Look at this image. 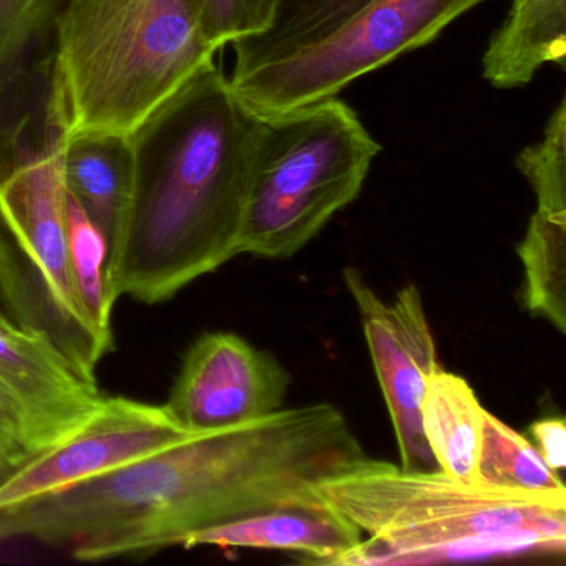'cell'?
I'll use <instances>...</instances> for the list:
<instances>
[{"label":"cell","mask_w":566,"mask_h":566,"mask_svg":"<svg viewBox=\"0 0 566 566\" xmlns=\"http://www.w3.org/2000/svg\"><path fill=\"white\" fill-rule=\"evenodd\" d=\"M191 436L165 403L105 396L74 436L32 457L0 482V510L104 475Z\"/></svg>","instance_id":"30bf717a"},{"label":"cell","mask_w":566,"mask_h":566,"mask_svg":"<svg viewBox=\"0 0 566 566\" xmlns=\"http://www.w3.org/2000/svg\"><path fill=\"white\" fill-rule=\"evenodd\" d=\"M34 457L25 442L18 417L0 396V482Z\"/></svg>","instance_id":"cb8c5ba5"},{"label":"cell","mask_w":566,"mask_h":566,"mask_svg":"<svg viewBox=\"0 0 566 566\" xmlns=\"http://www.w3.org/2000/svg\"><path fill=\"white\" fill-rule=\"evenodd\" d=\"M566 0L512 6L482 59L483 78L509 91L530 84L543 65L565 69Z\"/></svg>","instance_id":"5bb4252c"},{"label":"cell","mask_w":566,"mask_h":566,"mask_svg":"<svg viewBox=\"0 0 566 566\" xmlns=\"http://www.w3.org/2000/svg\"><path fill=\"white\" fill-rule=\"evenodd\" d=\"M369 0H276L273 24L260 38L231 45L234 65L253 64L329 34Z\"/></svg>","instance_id":"d6986e66"},{"label":"cell","mask_w":566,"mask_h":566,"mask_svg":"<svg viewBox=\"0 0 566 566\" xmlns=\"http://www.w3.org/2000/svg\"><path fill=\"white\" fill-rule=\"evenodd\" d=\"M64 0H0V105L15 94L52 42Z\"/></svg>","instance_id":"ffe728a7"},{"label":"cell","mask_w":566,"mask_h":566,"mask_svg":"<svg viewBox=\"0 0 566 566\" xmlns=\"http://www.w3.org/2000/svg\"><path fill=\"white\" fill-rule=\"evenodd\" d=\"M364 457L336 407H283L2 509L0 542L71 546L77 562L150 558L198 530L281 506L321 505L317 485Z\"/></svg>","instance_id":"6da1fadb"},{"label":"cell","mask_w":566,"mask_h":566,"mask_svg":"<svg viewBox=\"0 0 566 566\" xmlns=\"http://www.w3.org/2000/svg\"><path fill=\"white\" fill-rule=\"evenodd\" d=\"M0 223L24 258L62 346L95 374L101 356L72 277L67 188L55 135L0 180Z\"/></svg>","instance_id":"52a82bcc"},{"label":"cell","mask_w":566,"mask_h":566,"mask_svg":"<svg viewBox=\"0 0 566 566\" xmlns=\"http://www.w3.org/2000/svg\"><path fill=\"white\" fill-rule=\"evenodd\" d=\"M263 128L211 62L132 135L130 213L107 263L115 303H167L240 256Z\"/></svg>","instance_id":"7a4b0ae2"},{"label":"cell","mask_w":566,"mask_h":566,"mask_svg":"<svg viewBox=\"0 0 566 566\" xmlns=\"http://www.w3.org/2000/svg\"><path fill=\"white\" fill-rule=\"evenodd\" d=\"M486 0H369L329 34L253 64L234 65L231 87L273 118L337 97L357 78L423 48Z\"/></svg>","instance_id":"8992f818"},{"label":"cell","mask_w":566,"mask_h":566,"mask_svg":"<svg viewBox=\"0 0 566 566\" xmlns=\"http://www.w3.org/2000/svg\"><path fill=\"white\" fill-rule=\"evenodd\" d=\"M533 446L553 472L562 473L566 465V427L563 419L536 420L530 427Z\"/></svg>","instance_id":"d4e9b609"},{"label":"cell","mask_w":566,"mask_h":566,"mask_svg":"<svg viewBox=\"0 0 566 566\" xmlns=\"http://www.w3.org/2000/svg\"><path fill=\"white\" fill-rule=\"evenodd\" d=\"M59 140L65 188L104 234L108 263L120 244L130 213L134 193L130 138L78 135Z\"/></svg>","instance_id":"4fadbf2b"},{"label":"cell","mask_w":566,"mask_h":566,"mask_svg":"<svg viewBox=\"0 0 566 566\" xmlns=\"http://www.w3.org/2000/svg\"><path fill=\"white\" fill-rule=\"evenodd\" d=\"M344 283L359 310L399 443L400 467L409 472H439L423 432L422 406L430 379L442 367L422 294L409 284L387 303L356 268L344 270Z\"/></svg>","instance_id":"ba28073f"},{"label":"cell","mask_w":566,"mask_h":566,"mask_svg":"<svg viewBox=\"0 0 566 566\" xmlns=\"http://www.w3.org/2000/svg\"><path fill=\"white\" fill-rule=\"evenodd\" d=\"M290 384L273 354L233 333H207L185 354L165 407L187 432H217L283 409Z\"/></svg>","instance_id":"8fae6325"},{"label":"cell","mask_w":566,"mask_h":566,"mask_svg":"<svg viewBox=\"0 0 566 566\" xmlns=\"http://www.w3.org/2000/svg\"><path fill=\"white\" fill-rule=\"evenodd\" d=\"M380 150L339 97L264 118L240 254L280 260L303 250L359 197Z\"/></svg>","instance_id":"5b68a950"},{"label":"cell","mask_w":566,"mask_h":566,"mask_svg":"<svg viewBox=\"0 0 566 566\" xmlns=\"http://www.w3.org/2000/svg\"><path fill=\"white\" fill-rule=\"evenodd\" d=\"M67 233L75 291L102 359L114 349L112 313L115 301L107 284L108 247L97 224L69 191Z\"/></svg>","instance_id":"ac0fdd59"},{"label":"cell","mask_w":566,"mask_h":566,"mask_svg":"<svg viewBox=\"0 0 566 566\" xmlns=\"http://www.w3.org/2000/svg\"><path fill=\"white\" fill-rule=\"evenodd\" d=\"M516 167L528 180L536 208L566 213V98L553 111L543 137L516 157Z\"/></svg>","instance_id":"44dd1931"},{"label":"cell","mask_w":566,"mask_h":566,"mask_svg":"<svg viewBox=\"0 0 566 566\" xmlns=\"http://www.w3.org/2000/svg\"><path fill=\"white\" fill-rule=\"evenodd\" d=\"M360 539L359 528L324 502L281 506L198 530L185 536L180 546L277 549L297 555L310 565H337Z\"/></svg>","instance_id":"7c38bea8"},{"label":"cell","mask_w":566,"mask_h":566,"mask_svg":"<svg viewBox=\"0 0 566 566\" xmlns=\"http://www.w3.org/2000/svg\"><path fill=\"white\" fill-rule=\"evenodd\" d=\"M523 303L533 316L566 331V213L536 208L518 244Z\"/></svg>","instance_id":"2e32d148"},{"label":"cell","mask_w":566,"mask_h":566,"mask_svg":"<svg viewBox=\"0 0 566 566\" xmlns=\"http://www.w3.org/2000/svg\"><path fill=\"white\" fill-rule=\"evenodd\" d=\"M476 483L503 492L566 500L565 483L530 440L483 410Z\"/></svg>","instance_id":"e0dca14e"},{"label":"cell","mask_w":566,"mask_h":566,"mask_svg":"<svg viewBox=\"0 0 566 566\" xmlns=\"http://www.w3.org/2000/svg\"><path fill=\"white\" fill-rule=\"evenodd\" d=\"M197 4L205 38L217 52L260 38L276 12V0H197Z\"/></svg>","instance_id":"7402d4cb"},{"label":"cell","mask_w":566,"mask_h":566,"mask_svg":"<svg viewBox=\"0 0 566 566\" xmlns=\"http://www.w3.org/2000/svg\"><path fill=\"white\" fill-rule=\"evenodd\" d=\"M526 2H533V0H512V6L526 4Z\"/></svg>","instance_id":"484cf974"},{"label":"cell","mask_w":566,"mask_h":566,"mask_svg":"<svg viewBox=\"0 0 566 566\" xmlns=\"http://www.w3.org/2000/svg\"><path fill=\"white\" fill-rule=\"evenodd\" d=\"M0 396L18 417L29 449L39 455L92 419L105 396L85 369L42 327L0 316Z\"/></svg>","instance_id":"9c48e42d"},{"label":"cell","mask_w":566,"mask_h":566,"mask_svg":"<svg viewBox=\"0 0 566 566\" xmlns=\"http://www.w3.org/2000/svg\"><path fill=\"white\" fill-rule=\"evenodd\" d=\"M321 499L363 533L337 565H433L563 555L566 500L409 472L364 457L317 485Z\"/></svg>","instance_id":"3957f363"},{"label":"cell","mask_w":566,"mask_h":566,"mask_svg":"<svg viewBox=\"0 0 566 566\" xmlns=\"http://www.w3.org/2000/svg\"><path fill=\"white\" fill-rule=\"evenodd\" d=\"M217 54L197 0H64L52 35L45 130L130 138Z\"/></svg>","instance_id":"277c9868"},{"label":"cell","mask_w":566,"mask_h":566,"mask_svg":"<svg viewBox=\"0 0 566 566\" xmlns=\"http://www.w3.org/2000/svg\"><path fill=\"white\" fill-rule=\"evenodd\" d=\"M0 316L42 327L44 313L38 284L12 238L0 223Z\"/></svg>","instance_id":"603a6c76"},{"label":"cell","mask_w":566,"mask_h":566,"mask_svg":"<svg viewBox=\"0 0 566 566\" xmlns=\"http://www.w3.org/2000/svg\"><path fill=\"white\" fill-rule=\"evenodd\" d=\"M483 410L463 377L433 374L423 399V432L440 472L463 483H476Z\"/></svg>","instance_id":"9a60e30c"}]
</instances>
